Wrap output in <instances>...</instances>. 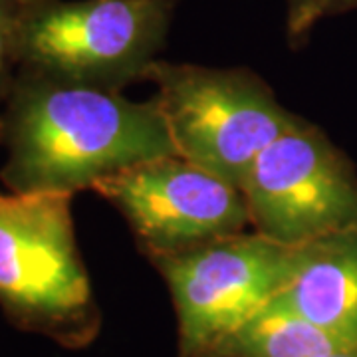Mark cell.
<instances>
[{
  "label": "cell",
  "instance_id": "6da1fadb",
  "mask_svg": "<svg viewBox=\"0 0 357 357\" xmlns=\"http://www.w3.org/2000/svg\"><path fill=\"white\" fill-rule=\"evenodd\" d=\"M0 181L10 192L76 195L119 171L177 153L155 98L18 72L2 109Z\"/></svg>",
  "mask_w": 357,
  "mask_h": 357
},
{
  "label": "cell",
  "instance_id": "7a4b0ae2",
  "mask_svg": "<svg viewBox=\"0 0 357 357\" xmlns=\"http://www.w3.org/2000/svg\"><path fill=\"white\" fill-rule=\"evenodd\" d=\"M72 195L0 192V310L10 326L86 349L102 310L79 255Z\"/></svg>",
  "mask_w": 357,
  "mask_h": 357
},
{
  "label": "cell",
  "instance_id": "3957f363",
  "mask_svg": "<svg viewBox=\"0 0 357 357\" xmlns=\"http://www.w3.org/2000/svg\"><path fill=\"white\" fill-rule=\"evenodd\" d=\"M177 0H26L20 70L123 91L159 60Z\"/></svg>",
  "mask_w": 357,
  "mask_h": 357
},
{
  "label": "cell",
  "instance_id": "277c9868",
  "mask_svg": "<svg viewBox=\"0 0 357 357\" xmlns=\"http://www.w3.org/2000/svg\"><path fill=\"white\" fill-rule=\"evenodd\" d=\"M145 82L181 157L234 185L270 143L300 123L248 68H208L155 60Z\"/></svg>",
  "mask_w": 357,
  "mask_h": 357
},
{
  "label": "cell",
  "instance_id": "5b68a950",
  "mask_svg": "<svg viewBox=\"0 0 357 357\" xmlns=\"http://www.w3.org/2000/svg\"><path fill=\"white\" fill-rule=\"evenodd\" d=\"M294 246L260 232H238L149 260L163 276L177 318L178 357H201L290 278Z\"/></svg>",
  "mask_w": 357,
  "mask_h": 357
},
{
  "label": "cell",
  "instance_id": "8992f818",
  "mask_svg": "<svg viewBox=\"0 0 357 357\" xmlns=\"http://www.w3.org/2000/svg\"><path fill=\"white\" fill-rule=\"evenodd\" d=\"M241 189L250 227L286 246L357 225L356 165L306 117L256 157Z\"/></svg>",
  "mask_w": 357,
  "mask_h": 357
},
{
  "label": "cell",
  "instance_id": "52a82bcc",
  "mask_svg": "<svg viewBox=\"0 0 357 357\" xmlns=\"http://www.w3.org/2000/svg\"><path fill=\"white\" fill-rule=\"evenodd\" d=\"M93 191L121 213L147 260L238 234L250 225L238 185L177 153L119 171Z\"/></svg>",
  "mask_w": 357,
  "mask_h": 357
},
{
  "label": "cell",
  "instance_id": "ba28073f",
  "mask_svg": "<svg viewBox=\"0 0 357 357\" xmlns=\"http://www.w3.org/2000/svg\"><path fill=\"white\" fill-rule=\"evenodd\" d=\"M276 298L357 349V225L294 246L290 278Z\"/></svg>",
  "mask_w": 357,
  "mask_h": 357
},
{
  "label": "cell",
  "instance_id": "9c48e42d",
  "mask_svg": "<svg viewBox=\"0 0 357 357\" xmlns=\"http://www.w3.org/2000/svg\"><path fill=\"white\" fill-rule=\"evenodd\" d=\"M337 349L347 345L274 298L201 357H321Z\"/></svg>",
  "mask_w": 357,
  "mask_h": 357
},
{
  "label": "cell",
  "instance_id": "30bf717a",
  "mask_svg": "<svg viewBox=\"0 0 357 357\" xmlns=\"http://www.w3.org/2000/svg\"><path fill=\"white\" fill-rule=\"evenodd\" d=\"M26 0H0V121L20 70L18 46Z\"/></svg>",
  "mask_w": 357,
  "mask_h": 357
},
{
  "label": "cell",
  "instance_id": "8fae6325",
  "mask_svg": "<svg viewBox=\"0 0 357 357\" xmlns=\"http://www.w3.org/2000/svg\"><path fill=\"white\" fill-rule=\"evenodd\" d=\"M286 2V32L292 44H302L318 24L316 0H284Z\"/></svg>",
  "mask_w": 357,
  "mask_h": 357
},
{
  "label": "cell",
  "instance_id": "7c38bea8",
  "mask_svg": "<svg viewBox=\"0 0 357 357\" xmlns=\"http://www.w3.org/2000/svg\"><path fill=\"white\" fill-rule=\"evenodd\" d=\"M357 10V0H316V18L324 20L330 16Z\"/></svg>",
  "mask_w": 357,
  "mask_h": 357
},
{
  "label": "cell",
  "instance_id": "4fadbf2b",
  "mask_svg": "<svg viewBox=\"0 0 357 357\" xmlns=\"http://www.w3.org/2000/svg\"><path fill=\"white\" fill-rule=\"evenodd\" d=\"M321 357H357V349L356 347H347V349H337V351H332L328 356Z\"/></svg>",
  "mask_w": 357,
  "mask_h": 357
}]
</instances>
